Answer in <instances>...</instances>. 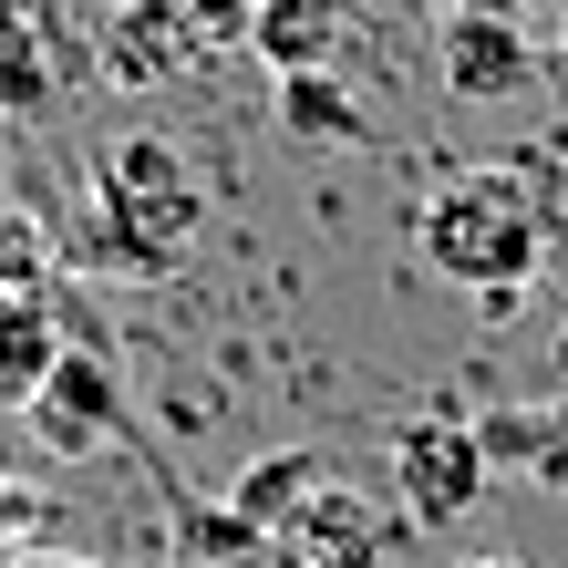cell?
Here are the masks:
<instances>
[{
    "label": "cell",
    "instance_id": "6da1fadb",
    "mask_svg": "<svg viewBox=\"0 0 568 568\" xmlns=\"http://www.w3.org/2000/svg\"><path fill=\"white\" fill-rule=\"evenodd\" d=\"M207 207L217 196L176 135H155V124L104 135V155H93V248L124 280H176L196 258V239H207Z\"/></svg>",
    "mask_w": 568,
    "mask_h": 568
},
{
    "label": "cell",
    "instance_id": "7a4b0ae2",
    "mask_svg": "<svg viewBox=\"0 0 568 568\" xmlns=\"http://www.w3.org/2000/svg\"><path fill=\"white\" fill-rule=\"evenodd\" d=\"M414 258L445 290L476 300H517L548 270V196L517 176V165H465L414 207Z\"/></svg>",
    "mask_w": 568,
    "mask_h": 568
},
{
    "label": "cell",
    "instance_id": "3957f363",
    "mask_svg": "<svg viewBox=\"0 0 568 568\" xmlns=\"http://www.w3.org/2000/svg\"><path fill=\"white\" fill-rule=\"evenodd\" d=\"M104 83V0H0V124H42Z\"/></svg>",
    "mask_w": 568,
    "mask_h": 568
},
{
    "label": "cell",
    "instance_id": "277c9868",
    "mask_svg": "<svg viewBox=\"0 0 568 568\" xmlns=\"http://www.w3.org/2000/svg\"><path fill=\"white\" fill-rule=\"evenodd\" d=\"M383 465H393L404 527L414 538H445L455 517H476V496L496 476V445H486V424H465V414H404L383 434Z\"/></svg>",
    "mask_w": 568,
    "mask_h": 568
},
{
    "label": "cell",
    "instance_id": "5b68a950",
    "mask_svg": "<svg viewBox=\"0 0 568 568\" xmlns=\"http://www.w3.org/2000/svg\"><path fill=\"white\" fill-rule=\"evenodd\" d=\"M21 424L42 434L52 455H104V445H124V434H135V414H124V383H114V362H104V352H83V342L52 362L42 404H31Z\"/></svg>",
    "mask_w": 568,
    "mask_h": 568
},
{
    "label": "cell",
    "instance_id": "8992f818",
    "mask_svg": "<svg viewBox=\"0 0 568 568\" xmlns=\"http://www.w3.org/2000/svg\"><path fill=\"white\" fill-rule=\"evenodd\" d=\"M280 548H290L300 568H393V548H404V517H383L373 496H352L342 476H321L311 507L280 527Z\"/></svg>",
    "mask_w": 568,
    "mask_h": 568
},
{
    "label": "cell",
    "instance_id": "52a82bcc",
    "mask_svg": "<svg viewBox=\"0 0 568 568\" xmlns=\"http://www.w3.org/2000/svg\"><path fill=\"white\" fill-rule=\"evenodd\" d=\"M186 11L176 0H104V83L155 93L165 73H186Z\"/></svg>",
    "mask_w": 568,
    "mask_h": 568
},
{
    "label": "cell",
    "instance_id": "ba28073f",
    "mask_svg": "<svg viewBox=\"0 0 568 568\" xmlns=\"http://www.w3.org/2000/svg\"><path fill=\"white\" fill-rule=\"evenodd\" d=\"M434 62H445V93H455V104H496V93H517L527 73H538L527 31L517 21H476V11L434 31Z\"/></svg>",
    "mask_w": 568,
    "mask_h": 568
},
{
    "label": "cell",
    "instance_id": "9c48e42d",
    "mask_svg": "<svg viewBox=\"0 0 568 568\" xmlns=\"http://www.w3.org/2000/svg\"><path fill=\"white\" fill-rule=\"evenodd\" d=\"M352 0H258V31H248V52L270 62V73H331V62L352 52Z\"/></svg>",
    "mask_w": 568,
    "mask_h": 568
},
{
    "label": "cell",
    "instance_id": "30bf717a",
    "mask_svg": "<svg viewBox=\"0 0 568 568\" xmlns=\"http://www.w3.org/2000/svg\"><path fill=\"white\" fill-rule=\"evenodd\" d=\"M62 352H73V342H62L52 300L42 290H0V414H31V404H42V383H52Z\"/></svg>",
    "mask_w": 568,
    "mask_h": 568
},
{
    "label": "cell",
    "instance_id": "8fae6325",
    "mask_svg": "<svg viewBox=\"0 0 568 568\" xmlns=\"http://www.w3.org/2000/svg\"><path fill=\"white\" fill-rule=\"evenodd\" d=\"M280 124H290L300 145H373V114L352 104L342 73H290L280 83Z\"/></svg>",
    "mask_w": 568,
    "mask_h": 568
},
{
    "label": "cell",
    "instance_id": "7c38bea8",
    "mask_svg": "<svg viewBox=\"0 0 568 568\" xmlns=\"http://www.w3.org/2000/svg\"><path fill=\"white\" fill-rule=\"evenodd\" d=\"M486 445H496V455H517L548 496H568V404H548V414H496V424H486Z\"/></svg>",
    "mask_w": 568,
    "mask_h": 568
},
{
    "label": "cell",
    "instance_id": "4fadbf2b",
    "mask_svg": "<svg viewBox=\"0 0 568 568\" xmlns=\"http://www.w3.org/2000/svg\"><path fill=\"white\" fill-rule=\"evenodd\" d=\"M186 11V52H248L258 31V0H176Z\"/></svg>",
    "mask_w": 568,
    "mask_h": 568
},
{
    "label": "cell",
    "instance_id": "5bb4252c",
    "mask_svg": "<svg viewBox=\"0 0 568 568\" xmlns=\"http://www.w3.org/2000/svg\"><path fill=\"white\" fill-rule=\"evenodd\" d=\"M42 486H21L11 476V465H0V568H11V558H31V538H42Z\"/></svg>",
    "mask_w": 568,
    "mask_h": 568
},
{
    "label": "cell",
    "instance_id": "9a60e30c",
    "mask_svg": "<svg viewBox=\"0 0 568 568\" xmlns=\"http://www.w3.org/2000/svg\"><path fill=\"white\" fill-rule=\"evenodd\" d=\"M434 11H445V21H465V11H476V21H517L527 0H434Z\"/></svg>",
    "mask_w": 568,
    "mask_h": 568
},
{
    "label": "cell",
    "instance_id": "2e32d148",
    "mask_svg": "<svg viewBox=\"0 0 568 568\" xmlns=\"http://www.w3.org/2000/svg\"><path fill=\"white\" fill-rule=\"evenodd\" d=\"M11 568H104V558H62V548H31V558H11Z\"/></svg>",
    "mask_w": 568,
    "mask_h": 568
},
{
    "label": "cell",
    "instance_id": "e0dca14e",
    "mask_svg": "<svg viewBox=\"0 0 568 568\" xmlns=\"http://www.w3.org/2000/svg\"><path fill=\"white\" fill-rule=\"evenodd\" d=\"M0 207H11V124H0Z\"/></svg>",
    "mask_w": 568,
    "mask_h": 568
},
{
    "label": "cell",
    "instance_id": "ac0fdd59",
    "mask_svg": "<svg viewBox=\"0 0 568 568\" xmlns=\"http://www.w3.org/2000/svg\"><path fill=\"white\" fill-rule=\"evenodd\" d=\"M455 568H527V558H455Z\"/></svg>",
    "mask_w": 568,
    "mask_h": 568
}]
</instances>
